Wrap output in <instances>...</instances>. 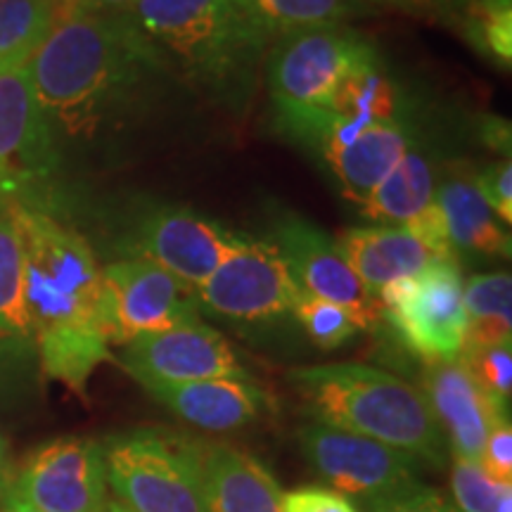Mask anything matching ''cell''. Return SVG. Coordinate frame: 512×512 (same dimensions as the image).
Listing matches in <instances>:
<instances>
[{
    "mask_svg": "<svg viewBox=\"0 0 512 512\" xmlns=\"http://www.w3.org/2000/svg\"><path fill=\"white\" fill-rule=\"evenodd\" d=\"M105 512H131V510H128L124 503H119L117 498H112V501L107 503V510Z\"/></svg>",
    "mask_w": 512,
    "mask_h": 512,
    "instance_id": "obj_42",
    "label": "cell"
},
{
    "mask_svg": "<svg viewBox=\"0 0 512 512\" xmlns=\"http://www.w3.org/2000/svg\"><path fill=\"white\" fill-rule=\"evenodd\" d=\"M366 3L375 10H396L403 15L425 19V22L458 27L465 0H366Z\"/></svg>",
    "mask_w": 512,
    "mask_h": 512,
    "instance_id": "obj_34",
    "label": "cell"
},
{
    "mask_svg": "<svg viewBox=\"0 0 512 512\" xmlns=\"http://www.w3.org/2000/svg\"><path fill=\"white\" fill-rule=\"evenodd\" d=\"M207 512H283V491L247 451L221 441L190 439Z\"/></svg>",
    "mask_w": 512,
    "mask_h": 512,
    "instance_id": "obj_17",
    "label": "cell"
},
{
    "mask_svg": "<svg viewBox=\"0 0 512 512\" xmlns=\"http://www.w3.org/2000/svg\"><path fill=\"white\" fill-rule=\"evenodd\" d=\"M5 498L41 512H105L107 470L102 444L64 437L38 446L8 484Z\"/></svg>",
    "mask_w": 512,
    "mask_h": 512,
    "instance_id": "obj_11",
    "label": "cell"
},
{
    "mask_svg": "<svg viewBox=\"0 0 512 512\" xmlns=\"http://www.w3.org/2000/svg\"><path fill=\"white\" fill-rule=\"evenodd\" d=\"M145 389L188 425L207 432L242 430L259 420L268 408L264 389L238 377L145 384Z\"/></svg>",
    "mask_w": 512,
    "mask_h": 512,
    "instance_id": "obj_18",
    "label": "cell"
},
{
    "mask_svg": "<svg viewBox=\"0 0 512 512\" xmlns=\"http://www.w3.org/2000/svg\"><path fill=\"white\" fill-rule=\"evenodd\" d=\"M467 41L494 60L498 67L512 64V0H465L458 27Z\"/></svg>",
    "mask_w": 512,
    "mask_h": 512,
    "instance_id": "obj_28",
    "label": "cell"
},
{
    "mask_svg": "<svg viewBox=\"0 0 512 512\" xmlns=\"http://www.w3.org/2000/svg\"><path fill=\"white\" fill-rule=\"evenodd\" d=\"M5 477H8V448H5V441L0 437V491L5 486Z\"/></svg>",
    "mask_w": 512,
    "mask_h": 512,
    "instance_id": "obj_39",
    "label": "cell"
},
{
    "mask_svg": "<svg viewBox=\"0 0 512 512\" xmlns=\"http://www.w3.org/2000/svg\"><path fill=\"white\" fill-rule=\"evenodd\" d=\"M479 463L496 482H512V427L510 418L498 420L486 437L482 458Z\"/></svg>",
    "mask_w": 512,
    "mask_h": 512,
    "instance_id": "obj_35",
    "label": "cell"
},
{
    "mask_svg": "<svg viewBox=\"0 0 512 512\" xmlns=\"http://www.w3.org/2000/svg\"><path fill=\"white\" fill-rule=\"evenodd\" d=\"M460 363L475 382L494 399L498 406L510 411L512 396V347L496 344V347H467L460 354Z\"/></svg>",
    "mask_w": 512,
    "mask_h": 512,
    "instance_id": "obj_31",
    "label": "cell"
},
{
    "mask_svg": "<svg viewBox=\"0 0 512 512\" xmlns=\"http://www.w3.org/2000/svg\"><path fill=\"white\" fill-rule=\"evenodd\" d=\"M318 145L347 200L361 207L406 155L413 136L403 121H377L349 138H323Z\"/></svg>",
    "mask_w": 512,
    "mask_h": 512,
    "instance_id": "obj_19",
    "label": "cell"
},
{
    "mask_svg": "<svg viewBox=\"0 0 512 512\" xmlns=\"http://www.w3.org/2000/svg\"><path fill=\"white\" fill-rule=\"evenodd\" d=\"M434 202L444 214L448 240L456 252L510 259V233L482 200L470 176H448L437 183Z\"/></svg>",
    "mask_w": 512,
    "mask_h": 512,
    "instance_id": "obj_21",
    "label": "cell"
},
{
    "mask_svg": "<svg viewBox=\"0 0 512 512\" xmlns=\"http://www.w3.org/2000/svg\"><path fill=\"white\" fill-rule=\"evenodd\" d=\"M107 486L131 512H207L190 437L138 427L102 444Z\"/></svg>",
    "mask_w": 512,
    "mask_h": 512,
    "instance_id": "obj_6",
    "label": "cell"
},
{
    "mask_svg": "<svg viewBox=\"0 0 512 512\" xmlns=\"http://www.w3.org/2000/svg\"><path fill=\"white\" fill-rule=\"evenodd\" d=\"M475 188L482 200L489 204V209L494 211L498 221H503L505 226L512 223V164L510 159L496 162L486 166L484 171H479L477 176H472Z\"/></svg>",
    "mask_w": 512,
    "mask_h": 512,
    "instance_id": "obj_33",
    "label": "cell"
},
{
    "mask_svg": "<svg viewBox=\"0 0 512 512\" xmlns=\"http://www.w3.org/2000/svg\"><path fill=\"white\" fill-rule=\"evenodd\" d=\"M57 169L53 126L38 105L27 64L0 72V209H43Z\"/></svg>",
    "mask_w": 512,
    "mask_h": 512,
    "instance_id": "obj_8",
    "label": "cell"
},
{
    "mask_svg": "<svg viewBox=\"0 0 512 512\" xmlns=\"http://www.w3.org/2000/svg\"><path fill=\"white\" fill-rule=\"evenodd\" d=\"M434 164L420 145H411L373 195L361 204L363 216L377 226H408L434 202Z\"/></svg>",
    "mask_w": 512,
    "mask_h": 512,
    "instance_id": "obj_22",
    "label": "cell"
},
{
    "mask_svg": "<svg viewBox=\"0 0 512 512\" xmlns=\"http://www.w3.org/2000/svg\"><path fill=\"white\" fill-rule=\"evenodd\" d=\"M0 339H31L24 297V249L17 223L0 209Z\"/></svg>",
    "mask_w": 512,
    "mask_h": 512,
    "instance_id": "obj_27",
    "label": "cell"
},
{
    "mask_svg": "<svg viewBox=\"0 0 512 512\" xmlns=\"http://www.w3.org/2000/svg\"><path fill=\"white\" fill-rule=\"evenodd\" d=\"M366 512H460L456 503L448 501L434 486L415 482L401 484L396 489L368 498Z\"/></svg>",
    "mask_w": 512,
    "mask_h": 512,
    "instance_id": "obj_32",
    "label": "cell"
},
{
    "mask_svg": "<svg viewBox=\"0 0 512 512\" xmlns=\"http://www.w3.org/2000/svg\"><path fill=\"white\" fill-rule=\"evenodd\" d=\"M309 465L337 494L375 498L420 479V460L361 434L309 422L299 430Z\"/></svg>",
    "mask_w": 512,
    "mask_h": 512,
    "instance_id": "obj_12",
    "label": "cell"
},
{
    "mask_svg": "<svg viewBox=\"0 0 512 512\" xmlns=\"http://www.w3.org/2000/svg\"><path fill=\"white\" fill-rule=\"evenodd\" d=\"M302 290L275 242L240 240L197 287V302L238 323H264L294 311Z\"/></svg>",
    "mask_w": 512,
    "mask_h": 512,
    "instance_id": "obj_10",
    "label": "cell"
},
{
    "mask_svg": "<svg viewBox=\"0 0 512 512\" xmlns=\"http://www.w3.org/2000/svg\"><path fill=\"white\" fill-rule=\"evenodd\" d=\"M57 17L55 0H0V69L24 67Z\"/></svg>",
    "mask_w": 512,
    "mask_h": 512,
    "instance_id": "obj_26",
    "label": "cell"
},
{
    "mask_svg": "<svg viewBox=\"0 0 512 512\" xmlns=\"http://www.w3.org/2000/svg\"><path fill=\"white\" fill-rule=\"evenodd\" d=\"M242 238L181 207L155 209L133 233V256L152 261L190 287H200Z\"/></svg>",
    "mask_w": 512,
    "mask_h": 512,
    "instance_id": "obj_15",
    "label": "cell"
},
{
    "mask_svg": "<svg viewBox=\"0 0 512 512\" xmlns=\"http://www.w3.org/2000/svg\"><path fill=\"white\" fill-rule=\"evenodd\" d=\"M330 117L358 124L401 121L399 88L380 64V55L356 64L337 86L330 102Z\"/></svg>",
    "mask_w": 512,
    "mask_h": 512,
    "instance_id": "obj_24",
    "label": "cell"
},
{
    "mask_svg": "<svg viewBox=\"0 0 512 512\" xmlns=\"http://www.w3.org/2000/svg\"><path fill=\"white\" fill-rule=\"evenodd\" d=\"M422 394L444 432L451 458H482L486 437L498 420L510 418L458 361L425 363Z\"/></svg>",
    "mask_w": 512,
    "mask_h": 512,
    "instance_id": "obj_16",
    "label": "cell"
},
{
    "mask_svg": "<svg viewBox=\"0 0 512 512\" xmlns=\"http://www.w3.org/2000/svg\"><path fill=\"white\" fill-rule=\"evenodd\" d=\"M467 313V347L512 344V278L510 273H479L463 283Z\"/></svg>",
    "mask_w": 512,
    "mask_h": 512,
    "instance_id": "obj_25",
    "label": "cell"
},
{
    "mask_svg": "<svg viewBox=\"0 0 512 512\" xmlns=\"http://www.w3.org/2000/svg\"><path fill=\"white\" fill-rule=\"evenodd\" d=\"M335 245L375 299L384 285L415 278L441 261L437 252L406 226L347 228L337 235Z\"/></svg>",
    "mask_w": 512,
    "mask_h": 512,
    "instance_id": "obj_20",
    "label": "cell"
},
{
    "mask_svg": "<svg viewBox=\"0 0 512 512\" xmlns=\"http://www.w3.org/2000/svg\"><path fill=\"white\" fill-rule=\"evenodd\" d=\"M451 489L460 512H496L503 494L512 489V484L496 482L479 460L453 458Z\"/></svg>",
    "mask_w": 512,
    "mask_h": 512,
    "instance_id": "obj_30",
    "label": "cell"
},
{
    "mask_svg": "<svg viewBox=\"0 0 512 512\" xmlns=\"http://www.w3.org/2000/svg\"><path fill=\"white\" fill-rule=\"evenodd\" d=\"M100 320L107 342L126 347L152 335L200 320L197 290L140 256L102 268Z\"/></svg>",
    "mask_w": 512,
    "mask_h": 512,
    "instance_id": "obj_9",
    "label": "cell"
},
{
    "mask_svg": "<svg viewBox=\"0 0 512 512\" xmlns=\"http://www.w3.org/2000/svg\"><path fill=\"white\" fill-rule=\"evenodd\" d=\"M55 3H60V0H55Z\"/></svg>",
    "mask_w": 512,
    "mask_h": 512,
    "instance_id": "obj_43",
    "label": "cell"
},
{
    "mask_svg": "<svg viewBox=\"0 0 512 512\" xmlns=\"http://www.w3.org/2000/svg\"><path fill=\"white\" fill-rule=\"evenodd\" d=\"M138 0H60V8L81 12H102V15H121L136 5Z\"/></svg>",
    "mask_w": 512,
    "mask_h": 512,
    "instance_id": "obj_37",
    "label": "cell"
},
{
    "mask_svg": "<svg viewBox=\"0 0 512 512\" xmlns=\"http://www.w3.org/2000/svg\"><path fill=\"white\" fill-rule=\"evenodd\" d=\"M0 512H41V510L31 508V505H27V503H19V501H12V498H5V505Z\"/></svg>",
    "mask_w": 512,
    "mask_h": 512,
    "instance_id": "obj_40",
    "label": "cell"
},
{
    "mask_svg": "<svg viewBox=\"0 0 512 512\" xmlns=\"http://www.w3.org/2000/svg\"><path fill=\"white\" fill-rule=\"evenodd\" d=\"M162 60L219 100H242L268 46L240 0H138L128 10Z\"/></svg>",
    "mask_w": 512,
    "mask_h": 512,
    "instance_id": "obj_4",
    "label": "cell"
},
{
    "mask_svg": "<svg viewBox=\"0 0 512 512\" xmlns=\"http://www.w3.org/2000/svg\"><path fill=\"white\" fill-rule=\"evenodd\" d=\"M292 313L309 332L313 344H318L325 351L344 347L361 332V325L356 323V318L349 311H344L337 304L323 302V299L309 297V294L299 297Z\"/></svg>",
    "mask_w": 512,
    "mask_h": 512,
    "instance_id": "obj_29",
    "label": "cell"
},
{
    "mask_svg": "<svg viewBox=\"0 0 512 512\" xmlns=\"http://www.w3.org/2000/svg\"><path fill=\"white\" fill-rule=\"evenodd\" d=\"M0 72H3V69H0Z\"/></svg>",
    "mask_w": 512,
    "mask_h": 512,
    "instance_id": "obj_44",
    "label": "cell"
},
{
    "mask_svg": "<svg viewBox=\"0 0 512 512\" xmlns=\"http://www.w3.org/2000/svg\"><path fill=\"white\" fill-rule=\"evenodd\" d=\"M275 247L302 294L342 306L356 318L361 330H373L380 323V304L344 261L330 235L299 216H290L275 230Z\"/></svg>",
    "mask_w": 512,
    "mask_h": 512,
    "instance_id": "obj_14",
    "label": "cell"
},
{
    "mask_svg": "<svg viewBox=\"0 0 512 512\" xmlns=\"http://www.w3.org/2000/svg\"><path fill=\"white\" fill-rule=\"evenodd\" d=\"M382 318L403 347L425 363L458 361L465 349L467 313L458 261H439L377 292Z\"/></svg>",
    "mask_w": 512,
    "mask_h": 512,
    "instance_id": "obj_7",
    "label": "cell"
},
{
    "mask_svg": "<svg viewBox=\"0 0 512 512\" xmlns=\"http://www.w3.org/2000/svg\"><path fill=\"white\" fill-rule=\"evenodd\" d=\"M166 62L128 12L67 10L27 62L48 124L69 136H91L143 95Z\"/></svg>",
    "mask_w": 512,
    "mask_h": 512,
    "instance_id": "obj_1",
    "label": "cell"
},
{
    "mask_svg": "<svg viewBox=\"0 0 512 512\" xmlns=\"http://www.w3.org/2000/svg\"><path fill=\"white\" fill-rule=\"evenodd\" d=\"M373 55L377 48L349 24L278 38L268 64V83L280 117L294 131L316 138L328 124L339 83Z\"/></svg>",
    "mask_w": 512,
    "mask_h": 512,
    "instance_id": "obj_5",
    "label": "cell"
},
{
    "mask_svg": "<svg viewBox=\"0 0 512 512\" xmlns=\"http://www.w3.org/2000/svg\"><path fill=\"white\" fill-rule=\"evenodd\" d=\"M283 512H358L347 496L323 486H302L283 496Z\"/></svg>",
    "mask_w": 512,
    "mask_h": 512,
    "instance_id": "obj_36",
    "label": "cell"
},
{
    "mask_svg": "<svg viewBox=\"0 0 512 512\" xmlns=\"http://www.w3.org/2000/svg\"><path fill=\"white\" fill-rule=\"evenodd\" d=\"M15 219L24 249V297L41 368L74 394H86L110 342L100 320L102 268L91 245L41 209H3Z\"/></svg>",
    "mask_w": 512,
    "mask_h": 512,
    "instance_id": "obj_2",
    "label": "cell"
},
{
    "mask_svg": "<svg viewBox=\"0 0 512 512\" xmlns=\"http://www.w3.org/2000/svg\"><path fill=\"white\" fill-rule=\"evenodd\" d=\"M482 138L484 143L496 152H505L510 155V124L501 117H484L482 119Z\"/></svg>",
    "mask_w": 512,
    "mask_h": 512,
    "instance_id": "obj_38",
    "label": "cell"
},
{
    "mask_svg": "<svg viewBox=\"0 0 512 512\" xmlns=\"http://www.w3.org/2000/svg\"><path fill=\"white\" fill-rule=\"evenodd\" d=\"M268 43L299 31L339 27L375 15L366 0H240Z\"/></svg>",
    "mask_w": 512,
    "mask_h": 512,
    "instance_id": "obj_23",
    "label": "cell"
},
{
    "mask_svg": "<svg viewBox=\"0 0 512 512\" xmlns=\"http://www.w3.org/2000/svg\"><path fill=\"white\" fill-rule=\"evenodd\" d=\"M496 512H512V489H508L501 498V503H498V510Z\"/></svg>",
    "mask_w": 512,
    "mask_h": 512,
    "instance_id": "obj_41",
    "label": "cell"
},
{
    "mask_svg": "<svg viewBox=\"0 0 512 512\" xmlns=\"http://www.w3.org/2000/svg\"><path fill=\"white\" fill-rule=\"evenodd\" d=\"M121 366L143 387L216 377L249 380L247 368L242 366L228 339L202 320L136 337L124 347Z\"/></svg>",
    "mask_w": 512,
    "mask_h": 512,
    "instance_id": "obj_13",
    "label": "cell"
},
{
    "mask_svg": "<svg viewBox=\"0 0 512 512\" xmlns=\"http://www.w3.org/2000/svg\"><path fill=\"white\" fill-rule=\"evenodd\" d=\"M290 382L316 422L380 441L422 465H446L444 432L411 382L363 363L297 368Z\"/></svg>",
    "mask_w": 512,
    "mask_h": 512,
    "instance_id": "obj_3",
    "label": "cell"
}]
</instances>
